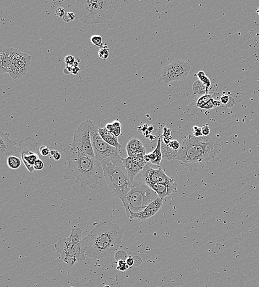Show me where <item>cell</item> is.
<instances>
[{
	"mask_svg": "<svg viewBox=\"0 0 259 287\" xmlns=\"http://www.w3.org/2000/svg\"><path fill=\"white\" fill-rule=\"evenodd\" d=\"M123 233L110 221L101 222L82 240L85 256L100 259L112 255L121 246Z\"/></svg>",
	"mask_w": 259,
	"mask_h": 287,
	"instance_id": "cell-1",
	"label": "cell"
},
{
	"mask_svg": "<svg viewBox=\"0 0 259 287\" xmlns=\"http://www.w3.org/2000/svg\"><path fill=\"white\" fill-rule=\"evenodd\" d=\"M63 151L68 163L65 170V178L74 177L80 182L82 188L89 187L96 189L104 176L101 162L95 158L72 150L70 145L64 148Z\"/></svg>",
	"mask_w": 259,
	"mask_h": 287,
	"instance_id": "cell-2",
	"label": "cell"
},
{
	"mask_svg": "<svg viewBox=\"0 0 259 287\" xmlns=\"http://www.w3.org/2000/svg\"><path fill=\"white\" fill-rule=\"evenodd\" d=\"M219 147L214 138L190 135L185 138L175 160L185 163L212 162L219 154Z\"/></svg>",
	"mask_w": 259,
	"mask_h": 287,
	"instance_id": "cell-3",
	"label": "cell"
},
{
	"mask_svg": "<svg viewBox=\"0 0 259 287\" xmlns=\"http://www.w3.org/2000/svg\"><path fill=\"white\" fill-rule=\"evenodd\" d=\"M119 5L118 0H77L73 9L84 23H101L112 18Z\"/></svg>",
	"mask_w": 259,
	"mask_h": 287,
	"instance_id": "cell-4",
	"label": "cell"
},
{
	"mask_svg": "<svg viewBox=\"0 0 259 287\" xmlns=\"http://www.w3.org/2000/svg\"><path fill=\"white\" fill-rule=\"evenodd\" d=\"M119 155L101 162L103 175L112 193L123 201L133 185Z\"/></svg>",
	"mask_w": 259,
	"mask_h": 287,
	"instance_id": "cell-5",
	"label": "cell"
},
{
	"mask_svg": "<svg viewBox=\"0 0 259 287\" xmlns=\"http://www.w3.org/2000/svg\"><path fill=\"white\" fill-rule=\"evenodd\" d=\"M158 195L145 183L134 181L130 191L122 201L128 217L131 213H137L158 198Z\"/></svg>",
	"mask_w": 259,
	"mask_h": 287,
	"instance_id": "cell-6",
	"label": "cell"
},
{
	"mask_svg": "<svg viewBox=\"0 0 259 287\" xmlns=\"http://www.w3.org/2000/svg\"><path fill=\"white\" fill-rule=\"evenodd\" d=\"M82 240V230L73 229L69 237L61 239L55 244V248L60 254V258L71 267L85 260Z\"/></svg>",
	"mask_w": 259,
	"mask_h": 287,
	"instance_id": "cell-7",
	"label": "cell"
},
{
	"mask_svg": "<svg viewBox=\"0 0 259 287\" xmlns=\"http://www.w3.org/2000/svg\"><path fill=\"white\" fill-rule=\"evenodd\" d=\"M93 123L91 120L87 119L84 123L80 124L76 130L71 148L77 151L82 153L92 158H95L92 146L90 136V131Z\"/></svg>",
	"mask_w": 259,
	"mask_h": 287,
	"instance_id": "cell-8",
	"label": "cell"
},
{
	"mask_svg": "<svg viewBox=\"0 0 259 287\" xmlns=\"http://www.w3.org/2000/svg\"><path fill=\"white\" fill-rule=\"evenodd\" d=\"M99 129L98 126L93 124L90 131L92 146L95 159L101 162L105 159L119 155L118 149L109 145L102 138L99 132Z\"/></svg>",
	"mask_w": 259,
	"mask_h": 287,
	"instance_id": "cell-9",
	"label": "cell"
},
{
	"mask_svg": "<svg viewBox=\"0 0 259 287\" xmlns=\"http://www.w3.org/2000/svg\"><path fill=\"white\" fill-rule=\"evenodd\" d=\"M38 144L34 138L32 137H27L19 143L21 159L27 169L31 173L35 171L34 165L39 159L36 150Z\"/></svg>",
	"mask_w": 259,
	"mask_h": 287,
	"instance_id": "cell-10",
	"label": "cell"
},
{
	"mask_svg": "<svg viewBox=\"0 0 259 287\" xmlns=\"http://www.w3.org/2000/svg\"><path fill=\"white\" fill-rule=\"evenodd\" d=\"M31 60L30 55L15 49L8 71L10 77L14 80L23 77L29 69Z\"/></svg>",
	"mask_w": 259,
	"mask_h": 287,
	"instance_id": "cell-11",
	"label": "cell"
},
{
	"mask_svg": "<svg viewBox=\"0 0 259 287\" xmlns=\"http://www.w3.org/2000/svg\"><path fill=\"white\" fill-rule=\"evenodd\" d=\"M142 173L143 181L146 185L150 183H163L168 185L176 184L174 179L168 176L161 168L153 169L146 165L142 171Z\"/></svg>",
	"mask_w": 259,
	"mask_h": 287,
	"instance_id": "cell-12",
	"label": "cell"
},
{
	"mask_svg": "<svg viewBox=\"0 0 259 287\" xmlns=\"http://www.w3.org/2000/svg\"><path fill=\"white\" fill-rule=\"evenodd\" d=\"M162 204L163 200L158 197L141 211L137 213H131L129 217L131 220L137 219L139 221H144L156 214L161 209Z\"/></svg>",
	"mask_w": 259,
	"mask_h": 287,
	"instance_id": "cell-13",
	"label": "cell"
},
{
	"mask_svg": "<svg viewBox=\"0 0 259 287\" xmlns=\"http://www.w3.org/2000/svg\"><path fill=\"white\" fill-rule=\"evenodd\" d=\"M17 143L15 140L9 139V134L0 132V156L1 159L7 158L16 151Z\"/></svg>",
	"mask_w": 259,
	"mask_h": 287,
	"instance_id": "cell-14",
	"label": "cell"
},
{
	"mask_svg": "<svg viewBox=\"0 0 259 287\" xmlns=\"http://www.w3.org/2000/svg\"><path fill=\"white\" fill-rule=\"evenodd\" d=\"M15 49L1 45L0 47V72L8 73Z\"/></svg>",
	"mask_w": 259,
	"mask_h": 287,
	"instance_id": "cell-15",
	"label": "cell"
},
{
	"mask_svg": "<svg viewBox=\"0 0 259 287\" xmlns=\"http://www.w3.org/2000/svg\"><path fill=\"white\" fill-rule=\"evenodd\" d=\"M147 185L154 191L158 195V197L162 200L171 193H176L177 191V185L176 183L173 185H168L163 183H150Z\"/></svg>",
	"mask_w": 259,
	"mask_h": 287,
	"instance_id": "cell-16",
	"label": "cell"
},
{
	"mask_svg": "<svg viewBox=\"0 0 259 287\" xmlns=\"http://www.w3.org/2000/svg\"><path fill=\"white\" fill-rule=\"evenodd\" d=\"M170 65L178 76L179 81L183 80L188 76L191 70L190 65L189 62L176 60Z\"/></svg>",
	"mask_w": 259,
	"mask_h": 287,
	"instance_id": "cell-17",
	"label": "cell"
},
{
	"mask_svg": "<svg viewBox=\"0 0 259 287\" xmlns=\"http://www.w3.org/2000/svg\"><path fill=\"white\" fill-rule=\"evenodd\" d=\"M122 159L130 179L133 182L135 177L139 172H142L144 168L140 165L135 163L131 157L128 156V157L125 159L122 158Z\"/></svg>",
	"mask_w": 259,
	"mask_h": 287,
	"instance_id": "cell-18",
	"label": "cell"
},
{
	"mask_svg": "<svg viewBox=\"0 0 259 287\" xmlns=\"http://www.w3.org/2000/svg\"><path fill=\"white\" fill-rule=\"evenodd\" d=\"M126 150L129 157H133L139 154H145V148L142 142L136 138L130 140L126 146Z\"/></svg>",
	"mask_w": 259,
	"mask_h": 287,
	"instance_id": "cell-19",
	"label": "cell"
},
{
	"mask_svg": "<svg viewBox=\"0 0 259 287\" xmlns=\"http://www.w3.org/2000/svg\"><path fill=\"white\" fill-rule=\"evenodd\" d=\"M162 141V138H159L158 141L157 146L155 149L152 153L144 155V159L147 163H150L153 165H160L162 159V155L161 150V144Z\"/></svg>",
	"mask_w": 259,
	"mask_h": 287,
	"instance_id": "cell-20",
	"label": "cell"
},
{
	"mask_svg": "<svg viewBox=\"0 0 259 287\" xmlns=\"http://www.w3.org/2000/svg\"><path fill=\"white\" fill-rule=\"evenodd\" d=\"M99 132L102 138L104 140L107 144L118 149L119 150L121 149L122 145L119 142L117 137H116L113 134H112L111 132L109 131L105 127L103 128H99Z\"/></svg>",
	"mask_w": 259,
	"mask_h": 287,
	"instance_id": "cell-21",
	"label": "cell"
},
{
	"mask_svg": "<svg viewBox=\"0 0 259 287\" xmlns=\"http://www.w3.org/2000/svg\"><path fill=\"white\" fill-rule=\"evenodd\" d=\"M161 78L166 84L179 81L178 77L170 65L165 66L161 72Z\"/></svg>",
	"mask_w": 259,
	"mask_h": 287,
	"instance_id": "cell-22",
	"label": "cell"
},
{
	"mask_svg": "<svg viewBox=\"0 0 259 287\" xmlns=\"http://www.w3.org/2000/svg\"><path fill=\"white\" fill-rule=\"evenodd\" d=\"M161 150L162 155V159L165 160L169 161L175 160L176 157L177 155L178 151H175L170 148L167 144H165L161 141Z\"/></svg>",
	"mask_w": 259,
	"mask_h": 287,
	"instance_id": "cell-23",
	"label": "cell"
},
{
	"mask_svg": "<svg viewBox=\"0 0 259 287\" xmlns=\"http://www.w3.org/2000/svg\"><path fill=\"white\" fill-rule=\"evenodd\" d=\"M105 128L113 134L116 137H118L121 133V123L118 120H114L111 123L106 124Z\"/></svg>",
	"mask_w": 259,
	"mask_h": 287,
	"instance_id": "cell-24",
	"label": "cell"
},
{
	"mask_svg": "<svg viewBox=\"0 0 259 287\" xmlns=\"http://www.w3.org/2000/svg\"><path fill=\"white\" fill-rule=\"evenodd\" d=\"M192 88L194 93L198 95V96L205 95L206 94H208V91L207 90L205 85L199 80L194 82Z\"/></svg>",
	"mask_w": 259,
	"mask_h": 287,
	"instance_id": "cell-25",
	"label": "cell"
},
{
	"mask_svg": "<svg viewBox=\"0 0 259 287\" xmlns=\"http://www.w3.org/2000/svg\"><path fill=\"white\" fill-rule=\"evenodd\" d=\"M7 163L8 167L11 169L17 170L21 167L22 165V161L19 157L17 156H10L7 158Z\"/></svg>",
	"mask_w": 259,
	"mask_h": 287,
	"instance_id": "cell-26",
	"label": "cell"
},
{
	"mask_svg": "<svg viewBox=\"0 0 259 287\" xmlns=\"http://www.w3.org/2000/svg\"><path fill=\"white\" fill-rule=\"evenodd\" d=\"M213 98L211 94H206L202 96H198L197 98L194 100L193 104L195 108H199L201 106L205 104Z\"/></svg>",
	"mask_w": 259,
	"mask_h": 287,
	"instance_id": "cell-27",
	"label": "cell"
},
{
	"mask_svg": "<svg viewBox=\"0 0 259 287\" xmlns=\"http://www.w3.org/2000/svg\"><path fill=\"white\" fill-rule=\"evenodd\" d=\"M195 76H196L197 77H198L199 80H200L205 85L206 88H207V90L208 91V88H209L211 83V81H210L209 78L206 76V74L205 73V72H203V71H200L196 75L195 74Z\"/></svg>",
	"mask_w": 259,
	"mask_h": 287,
	"instance_id": "cell-28",
	"label": "cell"
},
{
	"mask_svg": "<svg viewBox=\"0 0 259 287\" xmlns=\"http://www.w3.org/2000/svg\"><path fill=\"white\" fill-rule=\"evenodd\" d=\"M145 154H137V155H136L133 157H132V160L135 163L140 165L141 166H142L143 168H144L145 166L146 165H148L147 163L146 162V161L144 159V155Z\"/></svg>",
	"mask_w": 259,
	"mask_h": 287,
	"instance_id": "cell-29",
	"label": "cell"
},
{
	"mask_svg": "<svg viewBox=\"0 0 259 287\" xmlns=\"http://www.w3.org/2000/svg\"><path fill=\"white\" fill-rule=\"evenodd\" d=\"M109 55V49L107 46V43L103 44L99 51V58L103 60H106Z\"/></svg>",
	"mask_w": 259,
	"mask_h": 287,
	"instance_id": "cell-30",
	"label": "cell"
},
{
	"mask_svg": "<svg viewBox=\"0 0 259 287\" xmlns=\"http://www.w3.org/2000/svg\"><path fill=\"white\" fill-rule=\"evenodd\" d=\"M91 42L92 44L96 47H100L103 45L102 43V38L99 35H93L91 37Z\"/></svg>",
	"mask_w": 259,
	"mask_h": 287,
	"instance_id": "cell-31",
	"label": "cell"
},
{
	"mask_svg": "<svg viewBox=\"0 0 259 287\" xmlns=\"http://www.w3.org/2000/svg\"><path fill=\"white\" fill-rule=\"evenodd\" d=\"M232 99H233L232 97H230L227 95H224L220 97L221 103L223 104L226 105L228 107H232L235 104V101L232 102H230Z\"/></svg>",
	"mask_w": 259,
	"mask_h": 287,
	"instance_id": "cell-32",
	"label": "cell"
},
{
	"mask_svg": "<svg viewBox=\"0 0 259 287\" xmlns=\"http://www.w3.org/2000/svg\"><path fill=\"white\" fill-rule=\"evenodd\" d=\"M76 58L71 55H68L65 56L64 59V62L66 64V66H70L72 67L74 63L75 62Z\"/></svg>",
	"mask_w": 259,
	"mask_h": 287,
	"instance_id": "cell-33",
	"label": "cell"
},
{
	"mask_svg": "<svg viewBox=\"0 0 259 287\" xmlns=\"http://www.w3.org/2000/svg\"><path fill=\"white\" fill-rule=\"evenodd\" d=\"M129 268L130 267L127 264L125 260H119L118 261V266L117 267V270L124 272L127 271Z\"/></svg>",
	"mask_w": 259,
	"mask_h": 287,
	"instance_id": "cell-34",
	"label": "cell"
},
{
	"mask_svg": "<svg viewBox=\"0 0 259 287\" xmlns=\"http://www.w3.org/2000/svg\"><path fill=\"white\" fill-rule=\"evenodd\" d=\"M127 254L125 251L121 250L118 251L115 255V259L116 261H118L119 260H126L128 258Z\"/></svg>",
	"mask_w": 259,
	"mask_h": 287,
	"instance_id": "cell-35",
	"label": "cell"
},
{
	"mask_svg": "<svg viewBox=\"0 0 259 287\" xmlns=\"http://www.w3.org/2000/svg\"><path fill=\"white\" fill-rule=\"evenodd\" d=\"M168 145L170 148H171L172 149L175 151H178L181 147L180 145V142L176 139L171 140Z\"/></svg>",
	"mask_w": 259,
	"mask_h": 287,
	"instance_id": "cell-36",
	"label": "cell"
},
{
	"mask_svg": "<svg viewBox=\"0 0 259 287\" xmlns=\"http://www.w3.org/2000/svg\"><path fill=\"white\" fill-rule=\"evenodd\" d=\"M213 101L214 99L213 98L209 102L206 103L205 104L201 106L199 108L202 109H205V110H211V109L214 108L215 107L214 106Z\"/></svg>",
	"mask_w": 259,
	"mask_h": 287,
	"instance_id": "cell-37",
	"label": "cell"
},
{
	"mask_svg": "<svg viewBox=\"0 0 259 287\" xmlns=\"http://www.w3.org/2000/svg\"><path fill=\"white\" fill-rule=\"evenodd\" d=\"M50 151L51 150H50L49 148L46 145H42L39 149L40 153L43 156H46L48 155L49 154H50Z\"/></svg>",
	"mask_w": 259,
	"mask_h": 287,
	"instance_id": "cell-38",
	"label": "cell"
},
{
	"mask_svg": "<svg viewBox=\"0 0 259 287\" xmlns=\"http://www.w3.org/2000/svg\"><path fill=\"white\" fill-rule=\"evenodd\" d=\"M44 166V165L43 162L40 159H39L34 163V170H36V171H40V170H42L43 169Z\"/></svg>",
	"mask_w": 259,
	"mask_h": 287,
	"instance_id": "cell-39",
	"label": "cell"
},
{
	"mask_svg": "<svg viewBox=\"0 0 259 287\" xmlns=\"http://www.w3.org/2000/svg\"><path fill=\"white\" fill-rule=\"evenodd\" d=\"M193 134L195 137L203 136L202 133V128L198 126H194L193 127Z\"/></svg>",
	"mask_w": 259,
	"mask_h": 287,
	"instance_id": "cell-40",
	"label": "cell"
},
{
	"mask_svg": "<svg viewBox=\"0 0 259 287\" xmlns=\"http://www.w3.org/2000/svg\"><path fill=\"white\" fill-rule=\"evenodd\" d=\"M53 157L55 161H59L61 159V154L60 153L56 150H52L50 151V154Z\"/></svg>",
	"mask_w": 259,
	"mask_h": 287,
	"instance_id": "cell-41",
	"label": "cell"
},
{
	"mask_svg": "<svg viewBox=\"0 0 259 287\" xmlns=\"http://www.w3.org/2000/svg\"><path fill=\"white\" fill-rule=\"evenodd\" d=\"M65 13H66V12H65V9L62 7H58V8H56L55 10V15L58 17L62 18L65 15Z\"/></svg>",
	"mask_w": 259,
	"mask_h": 287,
	"instance_id": "cell-42",
	"label": "cell"
},
{
	"mask_svg": "<svg viewBox=\"0 0 259 287\" xmlns=\"http://www.w3.org/2000/svg\"><path fill=\"white\" fill-rule=\"evenodd\" d=\"M202 133L203 136H207L210 134V128L208 124L203 125L202 128Z\"/></svg>",
	"mask_w": 259,
	"mask_h": 287,
	"instance_id": "cell-43",
	"label": "cell"
},
{
	"mask_svg": "<svg viewBox=\"0 0 259 287\" xmlns=\"http://www.w3.org/2000/svg\"><path fill=\"white\" fill-rule=\"evenodd\" d=\"M163 138H172L171 134V130L167 128L166 127L164 128L162 131Z\"/></svg>",
	"mask_w": 259,
	"mask_h": 287,
	"instance_id": "cell-44",
	"label": "cell"
},
{
	"mask_svg": "<svg viewBox=\"0 0 259 287\" xmlns=\"http://www.w3.org/2000/svg\"><path fill=\"white\" fill-rule=\"evenodd\" d=\"M126 261V263H127V264L129 266V267H131L132 266H133V264H134V258L132 257H128L127 258V260H125Z\"/></svg>",
	"mask_w": 259,
	"mask_h": 287,
	"instance_id": "cell-45",
	"label": "cell"
},
{
	"mask_svg": "<svg viewBox=\"0 0 259 287\" xmlns=\"http://www.w3.org/2000/svg\"><path fill=\"white\" fill-rule=\"evenodd\" d=\"M66 13L69 16V18L71 20V21L75 20V19L76 18V15H75V13H74L72 12H68Z\"/></svg>",
	"mask_w": 259,
	"mask_h": 287,
	"instance_id": "cell-46",
	"label": "cell"
},
{
	"mask_svg": "<svg viewBox=\"0 0 259 287\" xmlns=\"http://www.w3.org/2000/svg\"><path fill=\"white\" fill-rule=\"evenodd\" d=\"M80 69L78 67V66H76V67H72V71H71V74H73V75H78L79 72H80Z\"/></svg>",
	"mask_w": 259,
	"mask_h": 287,
	"instance_id": "cell-47",
	"label": "cell"
},
{
	"mask_svg": "<svg viewBox=\"0 0 259 287\" xmlns=\"http://www.w3.org/2000/svg\"><path fill=\"white\" fill-rule=\"evenodd\" d=\"M72 67H70V66H66L65 69L64 70V72L65 74H66V75H68L69 74L71 73V71H72Z\"/></svg>",
	"mask_w": 259,
	"mask_h": 287,
	"instance_id": "cell-48",
	"label": "cell"
},
{
	"mask_svg": "<svg viewBox=\"0 0 259 287\" xmlns=\"http://www.w3.org/2000/svg\"><path fill=\"white\" fill-rule=\"evenodd\" d=\"M62 19H63V20H64L65 22H67V23L70 22L71 21V20L70 19L69 16L68 15L67 13H65V15L64 16V17H62Z\"/></svg>",
	"mask_w": 259,
	"mask_h": 287,
	"instance_id": "cell-49",
	"label": "cell"
},
{
	"mask_svg": "<svg viewBox=\"0 0 259 287\" xmlns=\"http://www.w3.org/2000/svg\"><path fill=\"white\" fill-rule=\"evenodd\" d=\"M213 104L215 108V107H219L221 104V101H216V100H214L213 101Z\"/></svg>",
	"mask_w": 259,
	"mask_h": 287,
	"instance_id": "cell-50",
	"label": "cell"
},
{
	"mask_svg": "<svg viewBox=\"0 0 259 287\" xmlns=\"http://www.w3.org/2000/svg\"><path fill=\"white\" fill-rule=\"evenodd\" d=\"M105 287H110V286H108V285H107V286H106Z\"/></svg>",
	"mask_w": 259,
	"mask_h": 287,
	"instance_id": "cell-51",
	"label": "cell"
}]
</instances>
